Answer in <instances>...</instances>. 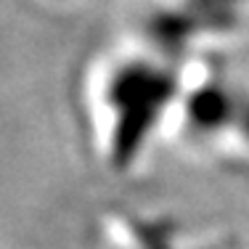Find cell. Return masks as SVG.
<instances>
[{
  "instance_id": "cell-1",
  "label": "cell",
  "mask_w": 249,
  "mask_h": 249,
  "mask_svg": "<svg viewBox=\"0 0 249 249\" xmlns=\"http://www.w3.org/2000/svg\"><path fill=\"white\" fill-rule=\"evenodd\" d=\"M188 67L141 32L88 58L77 82V109L101 167L127 178L173 138Z\"/></svg>"
},
{
  "instance_id": "cell-3",
  "label": "cell",
  "mask_w": 249,
  "mask_h": 249,
  "mask_svg": "<svg viewBox=\"0 0 249 249\" xmlns=\"http://www.w3.org/2000/svg\"><path fill=\"white\" fill-rule=\"evenodd\" d=\"M98 244L101 249H233V239L175 215L114 210L101 220Z\"/></svg>"
},
{
  "instance_id": "cell-4",
  "label": "cell",
  "mask_w": 249,
  "mask_h": 249,
  "mask_svg": "<svg viewBox=\"0 0 249 249\" xmlns=\"http://www.w3.org/2000/svg\"><path fill=\"white\" fill-rule=\"evenodd\" d=\"M40 3H53V5H64V3H69V0H40Z\"/></svg>"
},
{
  "instance_id": "cell-2",
  "label": "cell",
  "mask_w": 249,
  "mask_h": 249,
  "mask_svg": "<svg viewBox=\"0 0 249 249\" xmlns=\"http://www.w3.org/2000/svg\"><path fill=\"white\" fill-rule=\"evenodd\" d=\"M173 138L249 173V85L228 77L220 58L191 64Z\"/></svg>"
}]
</instances>
